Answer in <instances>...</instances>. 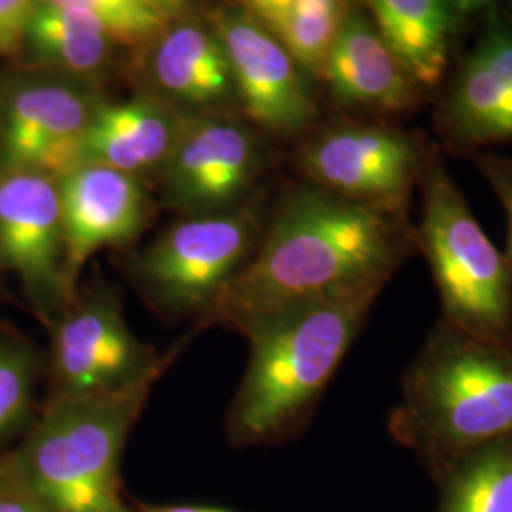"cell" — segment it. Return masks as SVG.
Returning a JSON list of instances; mask_svg holds the SVG:
<instances>
[{"mask_svg": "<svg viewBox=\"0 0 512 512\" xmlns=\"http://www.w3.org/2000/svg\"><path fill=\"white\" fill-rule=\"evenodd\" d=\"M418 253L406 213L336 196L289 192L247 266L203 313V325L245 334L283 313L385 285Z\"/></svg>", "mask_w": 512, "mask_h": 512, "instance_id": "obj_1", "label": "cell"}, {"mask_svg": "<svg viewBox=\"0 0 512 512\" xmlns=\"http://www.w3.org/2000/svg\"><path fill=\"white\" fill-rule=\"evenodd\" d=\"M389 433L435 473L512 440V348L437 321L406 366Z\"/></svg>", "mask_w": 512, "mask_h": 512, "instance_id": "obj_2", "label": "cell"}, {"mask_svg": "<svg viewBox=\"0 0 512 512\" xmlns=\"http://www.w3.org/2000/svg\"><path fill=\"white\" fill-rule=\"evenodd\" d=\"M382 291L342 294L243 334L251 344L249 365L228 420L236 444L283 439L304 423Z\"/></svg>", "mask_w": 512, "mask_h": 512, "instance_id": "obj_3", "label": "cell"}, {"mask_svg": "<svg viewBox=\"0 0 512 512\" xmlns=\"http://www.w3.org/2000/svg\"><path fill=\"white\" fill-rule=\"evenodd\" d=\"M160 366L118 391L57 397L6 465L52 512H120V459Z\"/></svg>", "mask_w": 512, "mask_h": 512, "instance_id": "obj_4", "label": "cell"}, {"mask_svg": "<svg viewBox=\"0 0 512 512\" xmlns=\"http://www.w3.org/2000/svg\"><path fill=\"white\" fill-rule=\"evenodd\" d=\"M416 247L425 256L440 302V321L478 340L512 348V272L475 219L439 156L421 175Z\"/></svg>", "mask_w": 512, "mask_h": 512, "instance_id": "obj_5", "label": "cell"}, {"mask_svg": "<svg viewBox=\"0 0 512 512\" xmlns=\"http://www.w3.org/2000/svg\"><path fill=\"white\" fill-rule=\"evenodd\" d=\"M258 243L251 213L192 215L148 247L135 275L162 310L202 317L226 283L247 266Z\"/></svg>", "mask_w": 512, "mask_h": 512, "instance_id": "obj_6", "label": "cell"}, {"mask_svg": "<svg viewBox=\"0 0 512 512\" xmlns=\"http://www.w3.org/2000/svg\"><path fill=\"white\" fill-rule=\"evenodd\" d=\"M52 374L57 397H86L124 389L175 357L160 355L129 330L116 294H76L54 321Z\"/></svg>", "mask_w": 512, "mask_h": 512, "instance_id": "obj_7", "label": "cell"}, {"mask_svg": "<svg viewBox=\"0 0 512 512\" xmlns=\"http://www.w3.org/2000/svg\"><path fill=\"white\" fill-rule=\"evenodd\" d=\"M0 256L46 321L74 300L65 277L57 179L0 164Z\"/></svg>", "mask_w": 512, "mask_h": 512, "instance_id": "obj_8", "label": "cell"}, {"mask_svg": "<svg viewBox=\"0 0 512 512\" xmlns=\"http://www.w3.org/2000/svg\"><path fill=\"white\" fill-rule=\"evenodd\" d=\"M427 156L403 131L344 126L311 139L298 164L311 184L336 196L406 213Z\"/></svg>", "mask_w": 512, "mask_h": 512, "instance_id": "obj_9", "label": "cell"}, {"mask_svg": "<svg viewBox=\"0 0 512 512\" xmlns=\"http://www.w3.org/2000/svg\"><path fill=\"white\" fill-rule=\"evenodd\" d=\"M215 35L253 122L275 135H294L310 126L315 103L298 63L260 19L249 12H224Z\"/></svg>", "mask_w": 512, "mask_h": 512, "instance_id": "obj_10", "label": "cell"}, {"mask_svg": "<svg viewBox=\"0 0 512 512\" xmlns=\"http://www.w3.org/2000/svg\"><path fill=\"white\" fill-rule=\"evenodd\" d=\"M260 169L255 137L238 124L203 120L179 129L164 167L167 200L192 215L226 213Z\"/></svg>", "mask_w": 512, "mask_h": 512, "instance_id": "obj_11", "label": "cell"}, {"mask_svg": "<svg viewBox=\"0 0 512 512\" xmlns=\"http://www.w3.org/2000/svg\"><path fill=\"white\" fill-rule=\"evenodd\" d=\"M65 277L76 281L97 251L128 245L145 228L147 194L137 177L107 165L82 164L57 179Z\"/></svg>", "mask_w": 512, "mask_h": 512, "instance_id": "obj_12", "label": "cell"}, {"mask_svg": "<svg viewBox=\"0 0 512 512\" xmlns=\"http://www.w3.org/2000/svg\"><path fill=\"white\" fill-rule=\"evenodd\" d=\"M93 109L67 86L38 84L14 95L2 135V164L59 179L82 165Z\"/></svg>", "mask_w": 512, "mask_h": 512, "instance_id": "obj_13", "label": "cell"}, {"mask_svg": "<svg viewBox=\"0 0 512 512\" xmlns=\"http://www.w3.org/2000/svg\"><path fill=\"white\" fill-rule=\"evenodd\" d=\"M448 139L459 148L512 141V29L495 25L459 73L444 114Z\"/></svg>", "mask_w": 512, "mask_h": 512, "instance_id": "obj_14", "label": "cell"}, {"mask_svg": "<svg viewBox=\"0 0 512 512\" xmlns=\"http://www.w3.org/2000/svg\"><path fill=\"white\" fill-rule=\"evenodd\" d=\"M321 74L340 101L365 109L399 112L410 107L416 95V82L401 59L359 14H349L344 21Z\"/></svg>", "mask_w": 512, "mask_h": 512, "instance_id": "obj_15", "label": "cell"}, {"mask_svg": "<svg viewBox=\"0 0 512 512\" xmlns=\"http://www.w3.org/2000/svg\"><path fill=\"white\" fill-rule=\"evenodd\" d=\"M179 128L148 101L93 109L84 133L82 164L107 165L133 177L164 167Z\"/></svg>", "mask_w": 512, "mask_h": 512, "instance_id": "obj_16", "label": "cell"}, {"mask_svg": "<svg viewBox=\"0 0 512 512\" xmlns=\"http://www.w3.org/2000/svg\"><path fill=\"white\" fill-rule=\"evenodd\" d=\"M376 29L418 84H435L446 67L452 0H366Z\"/></svg>", "mask_w": 512, "mask_h": 512, "instance_id": "obj_17", "label": "cell"}, {"mask_svg": "<svg viewBox=\"0 0 512 512\" xmlns=\"http://www.w3.org/2000/svg\"><path fill=\"white\" fill-rule=\"evenodd\" d=\"M154 76L165 92L186 103H213L234 88L232 69L217 35L198 25H177L154 52Z\"/></svg>", "mask_w": 512, "mask_h": 512, "instance_id": "obj_18", "label": "cell"}, {"mask_svg": "<svg viewBox=\"0 0 512 512\" xmlns=\"http://www.w3.org/2000/svg\"><path fill=\"white\" fill-rule=\"evenodd\" d=\"M25 42L38 59L78 74L99 71L109 59L110 46L116 44L109 29L92 14L44 0L31 16Z\"/></svg>", "mask_w": 512, "mask_h": 512, "instance_id": "obj_19", "label": "cell"}, {"mask_svg": "<svg viewBox=\"0 0 512 512\" xmlns=\"http://www.w3.org/2000/svg\"><path fill=\"white\" fill-rule=\"evenodd\" d=\"M437 475V512H512V440L469 452Z\"/></svg>", "mask_w": 512, "mask_h": 512, "instance_id": "obj_20", "label": "cell"}, {"mask_svg": "<svg viewBox=\"0 0 512 512\" xmlns=\"http://www.w3.org/2000/svg\"><path fill=\"white\" fill-rule=\"evenodd\" d=\"M348 16L346 0H291L274 35L300 67L323 73Z\"/></svg>", "mask_w": 512, "mask_h": 512, "instance_id": "obj_21", "label": "cell"}, {"mask_svg": "<svg viewBox=\"0 0 512 512\" xmlns=\"http://www.w3.org/2000/svg\"><path fill=\"white\" fill-rule=\"evenodd\" d=\"M33 349L18 338L0 336V440L27 420L37 385Z\"/></svg>", "mask_w": 512, "mask_h": 512, "instance_id": "obj_22", "label": "cell"}, {"mask_svg": "<svg viewBox=\"0 0 512 512\" xmlns=\"http://www.w3.org/2000/svg\"><path fill=\"white\" fill-rule=\"evenodd\" d=\"M61 8L84 10L99 19L118 44H137L158 35L167 23L145 0H44Z\"/></svg>", "mask_w": 512, "mask_h": 512, "instance_id": "obj_23", "label": "cell"}, {"mask_svg": "<svg viewBox=\"0 0 512 512\" xmlns=\"http://www.w3.org/2000/svg\"><path fill=\"white\" fill-rule=\"evenodd\" d=\"M40 0H0V55L18 54Z\"/></svg>", "mask_w": 512, "mask_h": 512, "instance_id": "obj_24", "label": "cell"}, {"mask_svg": "<svg viewBox=\"0 0 512 512\" xmlns=\"http://www.w3.org/2000/svg\"><path fill=\"white\" fill-rule=\"evenodd\" d=\"M476 165L505 209L509 222V251L505 256L512 272V160L505 156L484 154L476 160Z\"/></svg>", "mask_w": 512, "mask_h": 512, "instance_id": "obj_25", "label": "cell"}, {"mask_svg": "<svg viewBox=\"0 0 512 512\" xmlns=\"http://www.w3.org/2000/svg\"><path fill=\"white\" fill-rule=\"evenodd\" d=\"M0 512H52L33 494L14 471L0 465Z\"/></svg>", "mask_w": 512, "mask_h": 512, "instance_id": "obj_26", "label": "cell"}, {"mask_svg": "<svg viewBox=\"0 0 512 512\" xmlns=\"http://www.w3.org/2000/svg\"><path fill=\"white\" fill-rule=\"evenodd\" d=\"M247 4V12L260 19L272 33L281 23L291 0H243Z\"/></svg>", "mask_w": 512, "mask_h": 512, "instance_id": "obj_27", "label": "cell"}, {"mask_svg": "<svg viewBox=\"0 0 512 512\" xmlns=\"http://www.w3.org/2000/svg\"><path fill=\"white\" fill-rule=\"evenodd\" d=\"M137 512H238L220 507H200V505H148L137 503Z\"/></svg>", "mask_w": 512, "mask_h": 512, "instance_id": "obj_28", "label": "cell"}, {"mask_svg": "<svg viewBox=\"0 0 512 512\" xmlns=\"http://www.w3.org/2000/svg\"><path fill=\"white\" fill-rule=\"evenodd\" d=\"M152 10H156L165 19L179 14L184 8V0H145Z\"/></svg>", "mask_w": 512, "mask_h": 512, "instance_id": "obj_29", "label": "cell"}, {"mask_svg": "<svg viewBox=\"0 0 512 512\" xmlns=\"http://www.w3.org/2000/svg\"><path fill=\"white\" fill-rule=\"evenodd\" d=\"M454 2V10L456 14L461 16H467V14H473L478 8L486 6L490 0H452Z\"/></svg>", "mask_w": 512, "mask_h": 512, "instance_id": "obj_30", "label": "cell"}, {"mask_svg": "<svg viewBox=\"0 0 512 512\" xmlns=\"http://www.w3.org/2000/svg\"><path fill=\"white\" fill-rule=\"evenodd\" d=\"M2 266H4V262H2V256H0V270H2Z\"/></svg>", "mask_w": 512, "mask_h": 512, "instance_id": "obj_31", "label": "cell"}, {"mask_svg": "<svg viewBox=\"0 0 512 512\" xmlns=\"http://www.w3.org/2000/svg\"><path fill=\"white\" fill-rule=\"evenodd\" d=\"M120 512H126V511H124V509H122V511H120Z\"/></svg>", "mask_w": 512, "mask_h": 512, "instance_id": "obj_32", "label": "cell"}]
</instances>
